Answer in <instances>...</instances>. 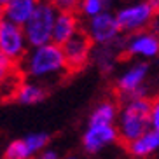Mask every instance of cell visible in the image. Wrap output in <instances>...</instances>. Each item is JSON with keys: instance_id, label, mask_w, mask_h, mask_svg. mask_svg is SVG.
Listing matches in <instances>:
<instances>
[{"instance_id": "cell-24", "label": "cell", "mask_w": 159, "mask_h": 159, "mask_svg": "<svg viewBox=\"0 0 159 159\" xmlns=\"http://www.w3.org/2000/svg\"><path fill=\"white\" fill-rule=\"evenodd\" d=\"M5 19V4L4 2H0V23Z\"/></svg>"}, {"instance_id": "cell-10", "label": "cell", "mask_w": 159, "mask_h": 159, "mask_svg": "<svg viewBox=\"0 0 159 159\" xmlns=\"http://www.w3.org/2000/svg\"><path fill=\"white\" fill-rule=\"evenodd\" d=\"M122 49L128 56H138V58H156L159 54V37L154 32H140L131 35L128 40L122 42Z\"/></svg>"}, {"instance_id": "cell-27", "label": "cell", "mask_w": 159, "mask_h": 159, "mask_svg": "<svg viewBox=\"0 0 159 159\" xmlns=\"http://www.w3.org/2000/svg\"><path fill=\"white\" fill-rule=\"evenodd\" d=\"M65 159H77L75 156H68V157H65Z\"/></svg>"}, {"instance_id": "cell-6", "label": "cell", "mask_w": 159, "mask_h": 159, "mask_svg": "<svg viewBox=\"0 0 159 159\" xmlns=\"http://www.w3.org/2000/svg\"><path fill=\"white\" fill-rule=\"evenodd\" d=\"M82 28L86 30L89 39L96 46H110V44H116L122 33L121 26L117 23L116 14L108 12V11L88 19Z\"/></svg>"}, {"instance_id": "cell-22", "label": "cell", "mask_w": 159, "mask_h": 159, "mask_svg": "<svg viewBox=\"0 0 159 159\" xmlns=\"http://www.w3.org/2000/svg\"><path fill=\"white\" fill-rule=\"evenodd\" d=\"M150 126H152V129L159 131V96L152 100V108H150Z\"/></svg>"}, {"instance_id": "cell-4", "label": "cell", "mask_w": 159, "mask_h": 159, "mask_svg": "<svg viewBox=\"0 0 159 159\" xmlns=\"http://www.w3.org/2000/svg\"><path fill=\"white\" fill-rule=\"evenodd\" d=\"M30 49L32 47L28 44L23 26L4 19L0 23V52L11 58L14 63L21 65V61L25 60Z\"/></svg>"}, {"instance_id": "cell-9", "label": "cell", "mask_w": 159, "mask_h": 159, "mask_svg": "<svg viewBox=\"0 0 159 159\" xmlns=\"http://www.w3.org/2000/svg\"><path fill=\"white\" fill-rule=\"evenodd\" d=\"M117 140L119 131L116 124H88L82 135V149L88 154H96Z\"/></svg>"}, {"instance_id": "cell-26", "label": "cell", "mask_w": 159, "mask_h": 159, "mask_svg": "<svg viewBox=\"0 0 159 159\" xmlns=\"http://www.w3.org/2000/svg\"><path fill=\"white\" fill-rule=\"evenodd\" d=\"M102 2L107 5V7H110V4H112V0H102Z\"/></svg>"}, {"instance_id": "cell-8", "label": "cell", "mask_w": 159, "mask_h": 159, "mask_svg": "<svg viewBox=\"0 0 159 159\" xmlns=\"http://www.w3.org/2000/svg\"><path fill=\"white\" fill-rule=\"evenodd\" d=\"M147 74H149V65L143 63V61H138L135 65H131L124 74H121V77L116 82L119 98L122 102H126V100L142 96V84H143Z\"/></svg>"}, {"instance_id": "cell-21", "label": "cell", "mask_w": 159, "mask_h": 159, "mask_svg": "<svg viewBox=\"0 0 159 159\" xmlns=\"http://www.w3.org/2000/svg\"><path fill=\"white\" fill-rule=\"evenodd\" d=\"M51 4L56 7L58 12H66V14H77L80 9V0H51Z\"/></svg>"}, {"instance_id": "cell-20", "label": "cell", "mask_w": 159, "mask_h": 159, "mask_svg": "<svg viewBox=\"0 0 159 159\" xmlns=\"http://www.w3.org/2000/svg\"><path fill=\"white\" fill-rule=\"evenodd\" d=\"M18 68H19L18 63H14L11 58H7L5 54L0 52V86H2V82H4L11 74H14Z\"/></svg>"}, {"instance_id": "cell-18", "label": "cell", "mask_w": 159, "mask_h": 159, "mask_svg": "<svg viewBox=\"0 0 159 159\" xmlns=\"http://www.w3.org/2000/svg\"><path fill=\"white\" fill-rule=\"evenodd\" d=\"M105 11H108V7L103 4L102 0H80L79 12L84 16L86 19H91V18H94V16L105 12Z\"/></svg>"}, {"instance_id": "cell-19", "label": "cell", "mask_w": 159, "mask_h": 159, "mask_svg": "<svg viewBox=\"0 0 159 159\" xmlns=\"http://www.w3.org/2000/svg\"><path fill=\"white\" fill-rule=\"evenodd\" d=\"M25 140L33 150V154H37V152L46 150L47 143H49V135L47 133H32V135L25 136Z\"/></svg>"}, {"instance_id": "cell-23", "label": "cell", "mask_w": 159, "mask_h": 159, "mask_svg": "<svg viewBox=\"0 0 159 159\" xmlns=\"http://www.w3.org/2000/svg\"><path fill=\"white\" fill-rule=\"evenodd\" d=\"M39 159H61L60 156H58L56 150H51V149H46L40 152V157Z\"/></svg>"}, {"instance_id": "cell-3", "label": "cell", "mask_w": 159, "mask_h": 159, "mask_svg": "<svg viewBox=\"0 0 159 159\" xmlns=\"http://www.w3.org/2000/svg\"><path fill=\"white\" fill-rule=\"evenodd\" d=\"M58 14L60 12L51 4V0H40L37 11L33 12L28 23L23 26L30 47H40L52 42V32H54V23H56Z\"/></svg>"}, {"instance_id": "cell-11", "label": "cell", "mask_w": 159, "mask_h": 159, "mask_svg": "<svg viewBox=\"0 0 159 159\" xmlns=\"http://www.w3.org/2000/svg\"><path fill=\"white\" fill-rule=\"evenodd\" d=\"M82 30L80 26V18L77 14H66V12H60L54 23V32H52V42L58 46H65L74 35Z\"/></svg>"}, {"instance_id": "cell-13", "label": "cell", "mask_w": 159, "mask_h": 159, "mask_svg": "<svg viewBox=\"0 0 159 159\" xmlns=\"http://www.w3.org/2000/svg\"><path fill=\"white\" fill-rule=\"evenodd\" d=\"M128 152L135 157H147L152 152L159 150V131L157 129H149L143 136H140L138 140L129 143L126 147Z\"/></svg>"}, {"instance_id": "cell-12", "label": "cell", "mask_w": 159, "mask_h": 159, "mask_svg": "<svg viewBox=\"0 0 159 159\" xmlns=\"http://www.w3.org/2000/svg\"><path fill=\"white\" fill-rule=\"evenodd\" d=\"M40 0H7L5 2V19L25 26L37 11Z\"/></svg>"}, {"instance_id": "cell-7", "label": "cell", "mask_w": 159, "mask_h": 159, "mask_svg": "<svg viewBox=\"0 0 159 159\" xmlns=\"http://www.w3.org/2000/svg\"><path fill=\"white\" fill-rule=\"evenodd\" d=\"M63 52H65V58H66L68 74L79 72L89 63V58L93 54V40L89 39L86 30L82 28L77 35H74L63 46Z\"/></svg>"}, {"instance_id": "cell-15", "label": "cell", "mask_w": 159, "mask_h": 159, "mask_svg": "<svg viewBox=\"0 0 159 159\" xmlns=\"http://www.w3.org/2000/svg\"><path fill=\"white\" fill-rule=\"evenodd\" d=\"M46 96H47V89L32 80V82H23L21 84L14 100L19 102L21 105H35V103L44 102Z\"/></svg>"}, {"instance_id": "cell-2", "label": "cell", "mask_w": 159, "mask_h": 159, "mask_svg": "<svg viewBox=\"0 0 159 159\" xmlns=\"http://www.w3.org/2000/svg\"><path fill=\"white\" fill-rule=\"evenodd\" d=\"M150 108L152 100H147L145 96L131 98L122 102L117 116V131H119V142L129 145L140 136H143L150 126Z\"/></svg>"}, {"instance_id": "cell-16", "label": "cell", "mask_w": 159, "mask_h": 159, "mask_svg": "<svg viewBox=\"0 0 159 159\" xmlns=\"http://www.w3.org/2000/svg\"><path fill=\"white\" fill-rule=\"evenodd\" d=\"M116 44H110V46H100V49L94 52V61L98 68L103 72V74H110L114 70V63H116Z\"/></svg>"}, {"instance_id": "cell-28", "label": "cell", "mask_w": 159, "mask_h": 159, "mask_svg": "<svg viewBox=\"0 0 159 159\" xmlns=\"http://www.w3.org/2000/svg\"><path fill=\"white\" fill-rule=\"evenodd\" d=\"M0 2H4V4H5V2H7V0H0Z\"/></svg>"}, {"instance_id": "cell-25", "label": "cell", "mask_w": 159, "mask_h": 159, "mask_svg": "<svg viewBox=\"0 0 159 159\" xmlns=\"http://www.w3.org/2000/svg\"><path fill=\"white\" fill-rule=\"evenodd\" d=\"M150 5H152V9L156 11V12H159V0H147Z\"/></svg>"}, {"instance_id": "cell-5", "label": "cell", "mask_w": 159, "mask_h": 159, "mask_svg": "<svg viewBox=\"0 0 159 159\" xmlns=\"http://www.w3.org/2000/svg\"><path fill=\"white\" fill-rule=\"evenodd\" d=\"M154 16H156V11L152 9V5L149 2H136V4H131L128 7L119 9L116 18L122 33L135 35V33L149 30Z\"/></svg>"}, {"instance_id": "cell-17", "label": "cell", "mask_w": 159, "mask_h": 159, "mask_svg": "<svg viewBox=\"0 0 159 159\" xmlns=\"http://www.w3.org/2000/svg\"><path fill=\"white\" fill-rule=\"evenodd\" d=\"M33 156L35 154H33V150L30 149V145L26 143L25 138L12 140L4 152V159H32Z\"/></svg>"}, {"instance_id": "cell-1", "label": "cell", "mask_w": 159, "mask_h": 159, "mask_svg": "<svg viewBox=\"0 0 159 159\" xmlns=\"http://www.w3.org/2000/svg\"><path fill=\"white\" fill-rule=\"evenodd\" d=\"M21 74L35 80H44L60 74H68L63 47L51 42L40 47H32L19 65Z\"/></svg>"}, {"instance_id": "cell-14", "label": "cell", "mask_w": 159, "mask_h": 159, "mask_svg": "<svg viewBox=\"0 0 159 159\" xmlns=\"http://www.w3.org/2000/svg\"><path fill=\"white\" fill-rule=\"evenodd\" d=\"M119 105L112 100H103L89 114L88 124H114L119 116Z\"/></svg>"}]
</instances>
